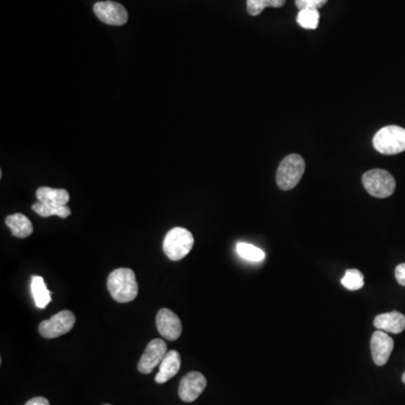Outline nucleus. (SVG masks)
Instances as JSON below:
<instances>
[{
	"instance_id": "4be33fe9",
	"label": "nucleus",
	"mask_w": 405,
	"mask_h": 405,
	"mask_svg": "<svg viewBox=\"0 0 405 405\" xmlns=\"http://www.w3.org/2000/svg\"><path fill=\"white\" fill-rule=\"evenodd\" d=\"M328 3V0H295V5L297 8L302 9H319L324 6Z\"/></svg>"
},
{
	"instance_id": "6e6552de",
	"label": "nucleus",
	"mask_w": 405,
	"mask_h": 405,
	"mask_svg": "<svg viewBox=\"0 0 405 405\" xmlns=\"http://www.w3.org/2000/svg\"><path fill=\"white\" fill-rule=\"evenodd\" d=\"M168 353L166 341L162 339H153L148 344L145 351L138 364V370L142 374H151L154 368L161 364L162 359Z\"/></svg>"
},
{
	"instance_id": "f03ea898",
	"label": "nucleus",
	"mask_w": 405,
	"mask_h": 405,
	"mask_svg": "<svg viewBox=\"0 0 405 405\" xmlns=\"http://www.w3.org/2000/svg\"><path fill=\"white\" fill-rule=\"evenodd\" d=\"M194 237L185 228H173L166 235L164 253L173 262L185 258L194 247Z\"/></svg>"
},
{
	"instance_id": "a211bd4d",
	"label": "nucleus",
	"mask_w": 405,
	"mask_h": 405,
	"mask_svg": "<svg viewBox=\"0 0 405 405\" xmlns=\"http://www.w3.org/2000/svg\"><path fill=\"white\" fill-rule=\"evenodd\" d=\"M237 253L241 258L250 262H262L266 258L264 250L247 242H239L237 244Z\"/></svg>"
},
{
	"instance_id": "0eeeda50",
	"label": "nucleus",
	"mask_w": 405,
	"mask_h": 405,
	"mask_svg": "<svg viewBox=\"0 0 405 405\" xmlns=\"http://www.w3.org/2000/svg\"><path fill=\"white\" fill-rule=\"evenodd\" d=\"M94 13L100 21L112 26H122L129 19V14L125 7L112 0L95 3Z\"/></svg>"
},
{
	"instance_id": "4468645a",
	"label": "nucleus",
	"mask_w": 405,
	"mask_h": 405,
	"mask_svg": "<svg viewBox=\"0 0 405 405\" xmlns=\"http://www.w3.org/2000/svg\"><path fill=\"white\" fill-rule=\"evenodd\" d=\"M6 225L12 230V235L16 238L25 239L33 233L32 222L21 213L7 216Z\"/></svg>"
},
{
	"instance_id": "ddd939ff",
	"label": "nucleus",
	"mask_w": 405,
	"mask_h": 405,
	"mask_svg": "<svg viewBox=\"0 0 405 405\" xmlns=\"http://www.w3.org/2000/svg\"><path fill=\"white\" fill-rule=\"evenodd\" d=\"M374 326L381 331L399 335L405 330V317L397 311L383 313L375 317Z\"/></svg>"
},
{
	"instance_id": "412c9836",
	"label": "nucleus",
	"mask_w": 405,
	"mask_h": 405,
	"mask_svg": "<svg viewBox=\"0 0 405 405\" xmlns=\"http://www.w3.org/2000/svg\"><path fill=\"white\" fill-rule=\"evenodd\" d=\"M268 7H271V0H247V10L249 15H260L264 9Z\"/></svg>"
},
{
	"instance_id": "393cba45",
	"label": "nucleus",
	"mask_w": 405,
	"mask_h": 405,
	"mask_svg": "<svg viewBox=\"0 0 405 405\" xmlns=\"http://www.w3.org/2000/svg\"><path fill=\"white\" fill-rule=\"evenodd\" d=\"M286 0H271V7L273 8H280L285 5Z\"/></svg>"
},
{
	"instance_id": "20e7f679",
	"label": "nucleus",
	"mask_w": 405,
	"mask_h": 405,
	"mask_svg": "<svg viewBox=\"0 0 405 405\" xmlns=\"http://www.w3.org/2000/svg\"><path fill=\"white\" fill-rule=\"evenodd\" d=\"M374 148L382 154L393 156L405 151V129L397 125H388L376 133Z\"/></svg>"
},
{
	"instance_id": "7ed1b4c3",
	"label": "nucleus",
	"mask_w": 405,
	"mask_h": 405,
	"mask_svg": "<svg viewBox=\"0 0 405 405\" xmlns=\"http://www.w3.org/2000/svg\"><path fill=\"white\" fill-rule=\"evenodd\" d=\"M305 171L304 159L293 153L283 159L277 170V185L282 191H291L296 187Z\"/></svg>"
},
{
	"instance_id": "2eb2a0df",
	"label": "nucleus",
	"mask_w": 405,
	"mask_h": 405,
	"mask_svg": "<svg viewBox=\"0 0 405 405\" xmlns=\"http://www.w3.org/2000/svg\"><path fill=\"white\" fill-rule=\"evenodd\" d=\"M38 202H51L56 205H68L70 195L62 188L40 187L36 191Z\"/></svg>"
},
{
	"instance_id": "aec40b11",
	"label": "nucleus",
	"mask_w": 405,
	"mask_h": 405,
	"mask_svg": "<svg viewBox=\"0 0 405 405\" xmlns=\"http://www.w3.org/2000/svg\"><path fill=\"white\" fill-rule=\"evenodd\" d=\"M341 284L349 291H358L364 287V275L358 269H348L341 279Z\"/></svg>"
},
{
	"instance_id": "b1692460",
	"label": "nucleus",
	"mask_w": 405,
	"mask_h": 405,
	"mask_svg": "<svg viewBox=\"0 0 405 405\" xmlns=\"http://www.w3.org/2000/svg\"><path fill=\"white\" fill-rule=\"evenodd\" d=\"M25 405H50V402L45 397H34V399H31L30 401H27Z\"/></svg>"
},
{
	"instance_id": "6ab92c4d",
	"label": "nucleus",
	"mask_w": 405,
	"mask_h": 405,
	"mask_svg": "<svg viewBox=\"0 0 405 405\" xmlns=\"http://www.w3.org/2000/svg\"><path fill=\"white\" fill-rule=\"evenodd\" d=\"M297 24L305 30H317L320 21V13L317 9H302L297 14Z\"/></svg>"
},
{
	"instance_id": "5701e85b",
	"label": "nucleus",
	"mask_w": 405,
	"mask_h": 405,
	"mask_svg": "<svg viewBox=\"0 0 405 405\" xmlns=\"http://www.w3.org/2000/svg\"><path fill=\"white\" fill-rule=\"evenodd\" d=\"M395 278H397L399 285L404 286L405 287V262L404 264H399L395 268Z\"/></svg>"
},
{
	"instance_id": "9d476101",
	"label": "nucleus",
	"mask_w": 405,
	"mask_h": 405,
	"mask_svg": "<svg viewBox=\"0 0 405 405\" xmlns=\"http://www.w3.org/2000/svg\"><path fill=\"white\" fill-rule=\"evenodd\" d=\"M157 329L166 340L175 341L180 337L182 324L180 317L169 308H161L156 317Z\"/></svg>"
},
{
	"instance_id": "f257e3e1",
	"label": "nucleus",
	"mask_w": 405,
	"mask_h": 405,
	"mask_svg": "<svg viewBox=\"0 0 405 405\" xmlns=\"http://www.w3.org/2000/svg\"><path fill=\"white\" fill-rule=\"evenodd\" d=\"M107 289L118 303H129L138 296V285L135 273L129 268H118L109 273Z\"/></svg>"
},
{
	"instance_id": "423d86ee",
	"label": "nucleus",
	"mask_w": 405,
	"mask_h": 405,
	"mask_svg": "<svg viewBox=\"0 0 405 405\" xmlns=\"http://www.w3.org/2000/svg\"><path fill=\"white\" fill-rule=\"evenodd\" d=\"M76 324V317L68 310L56 313L49 320L42 321L38 326L40 335L47 339H54L70 332Z\"/></svg>"
},
{
	"instance_id": "a878e982",
	"label": "nucleus",
	"mask_w": 405,
	"mask_h": 405,
	"mask_svg": "<svg viewBox=\"0 0 405 405\" xmlns=\"http://www.w3.org/2000/svg\"><path fill=\"white\" fill-rule=\"evenodd\" d=\"M402 382L405 384V373L402 375Z\"/></svg>"
},
{
	"instance_id": "f3484780",
	"label": "nucleus",
	"mask_w": 405,
	"mask_h": 405,
	"mask_svg": "<svg viewBox=\"0 0 405 405\" xmlns=\"http://www.w3.org/2000/svg\"><path fill=\"white\" fill-rule=\"evenodd\" d=\"M32 209L42 218H49L52 215H56L59 218L67 219L71 215V209L67 205H56L51 202H38L33 204Z\"/></svg>"
},
{
	"instance_id": "dca6fc26",
	"label": "nucleus",
	"mask_w": 405,
	"mask_h": 405,
	"mask_svg": "<svg viewBox=\"0 0 405 405\" xmlns=\"http://www.w3.org/2000/svg\"><path fill=\"white\" fill-rule=\"evenodd\" d=\"M33 299L38 308H45L51 303V292L45 285V279L41 276H33L31 283Z\"/></svg>"
},
{
	"instance_id": "1a4fd4ad",
	"label": "nucleus",
	"mask_w": 405,
	"mask_h": 405,
	"mask_svg": "<svg viewBox=\"0 0 405 405\" xmlns=\"http://www.w3.org/2000/svg\"><path fill=\"white\" fill-rule=\"evenodd\" d=\"M207 385L205 376L200 372H189L180 381L178 395L184 402L191 403L196 401L204 392Z\"/></svg>"
},
{
	"instance_id": "f8f14e48",
	"label": "nucleus",
	"mask_w": 405,
	"mask_h": 405,
	"mask_svg": "<svg viewBox=\"0 0 405 405\" xmlns=\"http://www.w3.org/2000/svg\"><path fill=\"white\" fill-rule=\"evenodd\" d=\"M182 366V358L176 350L168 351L165 358L162 359L161 364L159 365V372L156 376V382L158 384H165L178 374Z\"/></svg>"
},
{
	"instance_id": "bb28decb",
	"label": "nucleus",
	"mask_w": 405,
	"mask_h": 405,
	"mask_svg": "<svg viewBox=\"0 0 405 405\" xmlns=\"http://www.w3.org/2000/svg\"><path fill=\"white\" fill-rule=\"evenodd\" d=\"M103 405H111V404H103Z\"/></svg>"
},
{
	"instance_id": "9b49d317",
	"label": "nucleus",
	"mask_w": 405,
	"mask_h": 405,
	"mask_svg": "<svg viewBox=\"0 0 405 405\" xmlns=\"http://www.w3.org/2000/svg\"><path fill=\"white\" fill-rule=\"evenodd\" d=\"M370 349H372V357L374 363L377 366H384L390 359V354L394 349V341L388 332L377 331L374 332L370 339Z\"/></svg>"
},
{
	"instance_id": "39448f33",
	"label": "nucleus",
	"mask_w": 405,
	"mask_h": 405,
	"mask_svg": "<svg viewBox=\"0 0 405 405\" xmlns=\"http://www.w3.org/2000/svg\"><path fill=\"white\" fill-rule=\"evenodd\" d=\"M363 185L366 188L368 194L376 198H388L393 195L397 188L394 177L383 169H373L364 173Z\"/></svg>"
}]
</instances>
